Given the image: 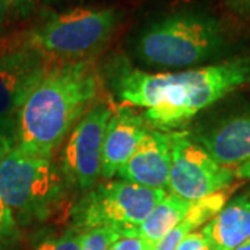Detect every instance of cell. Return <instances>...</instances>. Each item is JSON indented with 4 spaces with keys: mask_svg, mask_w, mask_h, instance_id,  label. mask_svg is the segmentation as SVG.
<instances>
[{
    "mask_svg": "<svg viewBox=\"0 0 250 250\" xmlns=\"http://www.w3.org/2000/svg\"><path fill=\"white\" fill-rule=\"evenodd\" d=\"M250 80V59L238 57L199 68L147 72L123 57L110 65V82L124 106L143 108L153 129L171 132Z\"/></svg>",
    "mask_w": 250,
    "mask_h": 250,
    "instance_id": "1",
    "label": "cell"
},
{
    "mask_svg": "<svg viewBox=\"0 0 250 250\" xmlns=\"http://www.w3.org/2000/svg\"><path fill=\"white\" fill-rule=\"evenodd\" d=\"M103 90L95 60L49 62L18 114L16 147L52 159Z\"/></svg>",
    "mask_w": 250,
    "mask_h": 250,
    "instance_id": "2",
    "label": "cell"
},
{
    "mask_svg": "<svg viewBox=\"0 0 250 250\" xmlns=\"http://www.w3.org/2000/svg\"><path fill=\"white\" fill-rule=\"evenodd\" d=\"M225 46L220 20L207 13L181 10L149 24L138 38L135 50L147 65L181 71L214 59Z\"/></svg>",
    "mask_w": 250,
    "mask_h": 250,
    "instance_id": "3",
    "label": "cell"
},
{
    "mask_svg": "<svg viewBox=\"0 0 250 250\" xmlns=\"http://www.w3.org/2000/svg\"><path fill=\"white\" fill-rule=\"evenodd\" d=\"M118 21L114 9L74 7L49 16L24 38L47 62L92 60L107 46Z\"/></svg>",
    "mask_w": 250,
    "mask_h": 250,
    "instance_id": "4",
    "label": "cell"
},
{
    "mask_svg": "<svg viewBox=\"0 0 250 250\" xmlns=\"http://www.w3.org/2000/svg\"><path fill=\"white\" fill-rule=\"evenodd\" d=\"M65 189L62 170L52 159L14 146L0 163V199L18 224L45 221L60 205Z\"/></svg>",
    "mask_w": 250,
    "mask_h": 250,
    "instance_id": "5",
    "label": "cell"
},
{
    "mask_svg": "<svg viewBox=\"0 0 250 250\" xmlns=\"http://www.w3.org/2000/svg\"><path fill=\"white\" fill-rule=\"evenodd\" d=\"M166 193L167 190L141 187L123 179H108L82 195L72 207V223L81 231L108 227L121 231L123 235L136 233Z\"/></svg>",
    "mask_w": 250,
    "mask_h": 250,
    "instance_id": "6",
    "label": "cell"
},
{
    "mask_svg": "<svg viewBox=\"0 0 250 250\" xmlns=\"http://www.w3.org/2000/svg\"><path fill=\"white\" fill-rule=\"evenodd\" d=\"M114 106L99 100L86 111L64 142L62 174L65 185L78 192H88L102 178V150L104 131Z\"/></svg>",
    "mask_w": 250,
    "mask_h": 250,
    "instance_id": "7",
    "label": "cell"
},
{
    "mask_svg": "<svg viewBox=\"0 0 250 250\" xmlns=\"http://www.w3.org/2000/svg\"><path fill=\"white\" fill-rule=\"evenodd\" d=\"M172 161H171L168 190L189 202L228 188L235 179L231 168L220 166L184 131H171Z\"/></svg>",
    "mask_w": 250,
    "mask_h": 250,
    "instance_id": "8",
    "label": "cell"
},
{
    "mask_svg": "<svg viewBox=\"0 0 250 250\" xmlns=\"http://www.w3.org/2000/svg\"><path fill=\"white\" fill-rule=\"evenodd\" d=\"M47 64L24 36L0 45V131L14 141L21 107L45 74Z\"/></svg>",
    "mask_w": 250,
    "mask_h": 250,
    "instance_id": "9",
    "label": "cell"
},
{
    "mask_svg": "<svg viewBox=\"0 0 250 250\" xmlns=\"http://www.w3.org/2000/svg\"><path fill=\"white\" fill-rule=\"evenodd\" d=\"M172 145L170 132L149 128L129 160L118 170L120 179L152 189L168 190Z\"/></svg>",
    "mask_w": 250,
    "mask_h": 250,
    "instance_id": "10",
    "label": "cell"
},
{
    "mask_svg": "<svg viewBox=\"0 0 250 250\" xmlns=\"http://www.w3.org/2000/svg\"><path fill=\"white\" fill-rule=\"evenodd\" d=\"M142 114L136 113L134 107L120 106L108 120L103 139L102 150V178L111 179L118 170L134 154L135 149L149 131Z\"/></svg>",
    "mask_w": 250,
    "mask_h": 250,
    "instance_id": "11",
    "label": "cell"
},
{
    "mask_svg": "<svg viewBox=\"0 0 250 250\" xmlns=\"http://www.w3.org/2000/svg\"><path fill=\"white\" fill-rule=\"evenodd\" d=\"M192 138L220 166L235 170L250 160V113L227 117Z\"/></svg>",
    "mask_w": 250,
    "mask_h": 250,
    "instance_id": "12",
    "label": "cell"
},
{
    "mask_svg": "<svg viewBox=\"0 0 250 250\" xmlns=\"http://www.w3.org/2000/svg\"><path fill=\"white\" fill-rule=\"evenodd\" d=\"M208 250H236L250 238V196L239 195L200 229Z\"/></svg>",
    "mask_w": 250,
    "mask_h": 250,
    "instance_id": "13",
    "label": "cell"
},
{
    "mask_svg": "<svg viewBox=\"0 0 250 250\" xmlns=\"http://www.w3.org/2000/svg\"><path fill=\"white\" fill-rule=\"evenodd\" d=\"M192 203L193 202H189L175 193L167 192L138 228V235L150 246L156 248V245L187 217Z\"/></svg>",
    "mask_w": 250,
    "mask_h": 250,
    "instance_id": "14",
    "label": "cell"
},
{
    "mask_svg": "<svg viewBox=\"0 0 250 250\" xmlns=\"http://www.w3.org/2000/svg\"><path fill=\"white\" fill-rule=\"evenodd\" d=\"M121 235V231L108 227H96L85 229L81 235V250H110L111 245Z\"/></svg>",
    "mask_w": 250,
    "mask_h": 250,
    "instance_id": "15",
    "label": "cell"
},
{
    "mask_svg": "<svg viewBox=\"0 0 250 250\" xmlns=\"http://www.w3.org/2000/svg\"><path fill=\"white\" fill-rule=\"evenodd\" d=\"M20 231L18 223L7 206L0 199V250H14Z\"/></svg>",
    "mask_w": 250,
    "mask_h": 250,
    "instance_id": "16",
    "label": "cell"
},
{
    "mask_svg": "<svg viewBox=\"0 0 250 250\" xmlns=\"http://www.w3.org/2000/svg\"><path fill=\"white\" fill-rule=\"evenodd\" d=\"M81 235L80 228L72 225L62 235L49 236L38 242L34 250H81Z\"/></svg>",
    "mask_w": 250,
    "mask_h": 250,
    "instance_id": "17",
    "label": "cell"
},
{
    "mask_svg": "<svg viewBox=\"0 0 250 250\" xmlns=\"http://www.w3.org/2000/svg\"><path fill=\"white\" fill-rule=\"evenodd\" d=\"M110 250H154L153 246H150L146 241H143L142 238L136 233H126L121 235L117 239Z\"/></svg>",
    "mask_w": 250,
    "mask_h": 250,
    "instance_id": "18",
    "label": "cell"
},
{
    "mask_svg": "<svg viewBox=\"0 0 250 250\" xmlns=\"http://www.w3.org/2000/svg\"><path fill=\"white\" fill-rule=\"evenodd\" d=\"M9 7L11 16L18 18L28 17L34 10L39 0H1Z\"/></svg>",
    "mask_w": 250,
    "mask_h": 250,
    "instance_id": "19",
    "label": "cell"
},
{
    "mask_svg": "<svg viewBox=\"0 0 250 250\" xmlns=\"http://www.w3.org/2000/svg\"><path fill=\"white\" fill-rule=\"evenodd\" d=\"M177 250H208L205 238L200 231H193L179 242Z\"/></svg>",
    "mask_w": 250,
    "mask_h": 250,
    "instance_id": "20",
    "label": "cell"
},
{
    "mask_svg": "<svg viewBox=\"0 0 250 250\" xmlns=\"http://www.w3.org/2000/svg\"><path fill=\"white\" fill-rule=\"evenodd\" d=\"M14 146H16V141L7 134H4L3 131H0V163Z\"/></svg>",
    "mask_w": 250,
    "mask_h": 250,
    "instance_id": "21",
    "label": "cell"
},
{
    "mask_svg": "<svg viewBox=\"0 0 250 250\" xmlns=\"http://www.w3.org/2000/svg\"><path fill=\"white\" fill-rule=\"evenodd\" d=\"M227 4L236 14L241 16L250 14V0H227Z\"/></svg>",
    "mask_w": 250,
    "mask_h": 250,
    "instance_id": "22",
    "label": "cell"
},
{
    "mask_svg": "<svg viewBox=\"0 0 250 250\" xmlns=\"http://www.w3.org/2000/svg\"><path fill=\"white\" fill-rule=\"evenodd\" d=\"M233 172H235V178L250 179V160L241 164L239 167H236Z\"/></svg>",
    "mask_w": 250,
    "mask_h": 250,
    "instance_id": "23",
    "label": "cell"
},
{
    "mask_svg": "<svg viewBox=\"0 0 250 250\" xmlns=\"http://www.w3.org/2000/svg\"><path fill=\"white\" fill-rule=\"evenodd\" d=\"M10 16H11V13H10L9 7L0 0V31L4 28V25H6V22H7V20H9Z\"/></svg>",
    "mask_w": 250,
    "mask_h": 250,
    "instance_id": "24",
    "label": "cell"
},
{
    "mask_svg": "<svg viewBox=\"0 0 250 250\" xmlns=\"http://www.w3.org/2000/svg\"><path fill=\"white\" fill-rule=\"evenodd\" d=\"M236 250H250V238L245 243H242L241 246L238 248Z\"/></svg>",
    "mask_w": 250,
    "mask_h": 250,
    "instance_id": "25",
    "label": "cell"
},
{
    "mask_svg": "<svg viewBox=\"0 0 250 250\" xmlns=\"http://www.w3.org/2000/svg\"><path fill=\"white\" fill-rule=\"evenodd\" d=\"M249 196H250V189H249Z\"/></svg>",
    "mask_w": 250,
    "mask_h": 250,
    "instance_id": "26",
    "label": "cell"
}]
</instances>
